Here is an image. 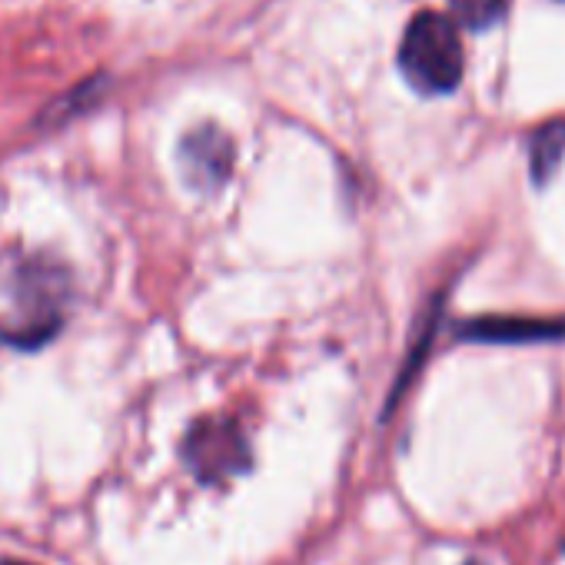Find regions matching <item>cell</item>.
I'll list each match as a JSON object with an SVG mask.
<instances>
[{"mask_svg":"<svg viewBox=\"0 0 565 565\" xmlns=\"http://www.w3.org/2000/svg\"><path fill=\"white\" fill-rule=\"evenodd\" d=\"M180 163H183V177L193 190L213 193L226 183V177L233 170V140L220 127L203 124L183 137Z\"/></svg>","mask_w":565,"mask_h":565,"instance_id":"cell-3","label":"cell"},{"mask_svg":"<svg viewBox=\"0 0 565 565\" xmlns=\"http://www.w3.org/2000/svg\"><path fill=\"white\" fill-rule=\"evenodd\" d=\"M0 565H31V562H18V558H4Z\"/></svg>","mask_w":565,"mask_h":565,"instance_id":"cell-7","label":"cell"},{"mask_svg":"<svg viewBox=\"0 0 565 565\" xmlns=\"http://www.w3.org/2000/svg\"><path fill=\"white\" fill-rule=\"evenodd\" d=\"M565 157V124L555 120V124H545L535 137H532V147H529V160H532V180L535 183H545L558 163Z\"/></svg>","mask_w":565,"mask_h":565,"instance_id":"cell-5","label":"cell"},{"mask_svg":"<svg viewBox=\"0 0 565 565\" xmlns=\"http://www.w3.org/2000/svg\"><path fill=\"white\" fill-rule=\"evenodd\" d=\"M462 340L476 343H542L565 340V320H509V317H482L459 327Z\"/></svg>","mask_w":565,"mask_h":565,"instance_id":"cell-4","label":"cell"},{"mask_svg":"<svg viewBox=\"0 0 565 565\" xmlns=\"http://www.w3.org/2000/svg\"><path fill=\"white\" fill-rule=\"evenodd\" d=\"M469 565H479V562H469Z\"/></svg>","mask_w":565,"mask_h":565,"instance_id":"cell-8","label":"cell"},{"mask_svg":"<svg viewBox=\"0 0 565 565\" xmlns=\"http://www.w3.org/2000/svg\"><path fill=\"white\" fill-rule=\"evenodd\" d=\"M186 462L206 482L236 476L249 466L246 439L226 419H203L186 436Z\"/></svg>","mask_w":565,"mask_h":565,"instance_id":"cell-2","label":"cell"},{"mask_svg":"<svg viewBox=\"0 0 565 565\" xmlns=\"http://www.w3.org/2000/svg\"><path fill=\"white\" fill-rule=\"evenodd\" d=\"M399 71L419 94H449L462 81V41L449 18L423 11L399 44Z\"/></svg>","mask_w":565,"mask_h":565,"instance_id":"cell-1","label":"cell"},{"mask_svg":"<svg viewBox=\"0 0 565 565\" xmlns=\"http://www.w3.org/2000/svg\"><path fill=\"white\" fill-rule=\"evenodd\" d=\"M449 8H452V18H456L459 28H466L472 34H482V31H489L492 24L502 21L509 0H449Z\"/></svg>","mask_w":565,"mask_h":565,"instance_id":"cell-6","label":"cell"}]
</instances>
